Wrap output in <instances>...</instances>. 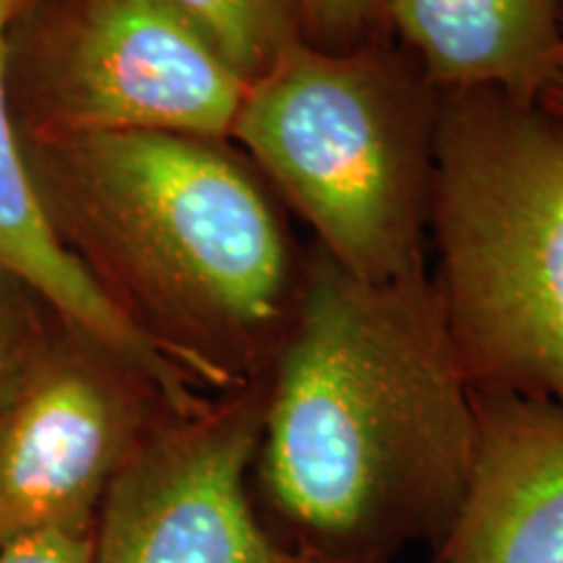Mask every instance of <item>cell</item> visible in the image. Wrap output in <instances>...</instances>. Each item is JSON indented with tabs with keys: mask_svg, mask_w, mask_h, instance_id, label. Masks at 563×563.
Masks as SVG:
<instances>
[{
	"mask_svg": "<svg viewBox=\"0 0 563 563\" xmlns=\"http://www.w3.org/2000/svg\"><path fill=\"white\" fill-rule=\"evenodd\" d=\"M5 3H9V5H13V9H19V5H21V3H24V0H5Z\"/></svg>",
	"mask_w": 563,
	"mask_h": 563,
	"instance_id": "17",
	"label": "cell"
},
{
	"mask_svg": "<svg viewBox=\"0 0 563 563\" xmlns=\"http://www.w3.org/2000/svg\"><path fill=\"white\" fill-rule=\"evenodd\" d=\"M245 84L272 68L302 34L298 0H167Z\"/></svg>",
	"mask_w": 563,
	"mask_h": 563,
	"instance_id": "11",
	"label": "cell"
},
{
	"mask_svg": "<svg viewBox=\"0 0 563 563\" xmlns=\"http://www.w3.org/2000/svg\"><path fill=\"white\" fill-rule=\"evenodd\" d=\"M540 104H543L545 110L555 112V115L563 118V66L559 68V74L553 76V81L548 84L543 95H540Z\"/></svg>",
	"mask_w": 563,
	"mask_h": 563,
	"instance_id": "15",
	"label": "cell"
},
{
	"mask_svg": "<svg viewBox=\"0 0 563 563\" xmlns=\"http://www.w3.org/2000/svg\"><path fill=\"white\" fill-rule=\"evenodd\" d=\"M384 19L441 95L538 102L563 66V0H386Z\"/></svg>",
	"mask_w": 563,
	"mask_h": 563,
	"instance_id": "10",
	"label": "cell"
},
{
	"mask_svg": "<svg viewBox=\"0 0 563 563\" xmlns=\"http://www.w3.org/2000/svg\"><path fill=\"white\" fill-rule=\"evenodd\" d=\"M439 91L376 42L287 47L245 87L235 139L319 249L363 282L426 272Z\"/></svg>",
	"mask_w": 563,
	"mask_h": 563,
	"instance_id": "4",
	"label": "cell"
},
{
	"mask_svg": "<svg viewBox=\"0 0 563 563\" xmlns=\"http://www.w3.org/2000/svg\"><path fill=\"white\" fill-rule=\"evenodd\" d=\"M290 563H344V561H323V559H292Z\"/></svg>",
	"mask_w": 563,
	"mask_h": 563,
	"instance_id": "16",
	"label": "cell"
},
{
	"mask_svg": "<svg viewBox=\"0 0 563 563\" xmlns=\"http://www.w3.org/2000/svg\"><path fill=\"white\" fill-rule=\"evenodd\" d=\"M477 460L473 386L433 279L352 277L321 249L266 373L249 493L290 559L391 563L454 532Z\"/></svg>",
	"mask_w": 563,
	"mask_h": 563,
	"instance_id": "1",
	"label": "cell"
},
{
	"mask_svg": "<svg viewBox=\"0 0 563 563\" xmlns=\"http://www.w3.org/2000/svg\"><path fill=\"white\" fill-rule=\"evenodd\" d=\"M428 232L470 386L563 410V118L501 91H439Z\"/></svg>",
	"mask_w": 563,
	"mask_h": 563,
	"instance_id": "3",
	"label": "cell"
},
{
	"mask_svg": "<svg viewBox=\"0 0 563 563\" xmlns=\"http://www.w3.org/2000/svg\"><path fill=\"white\" fill-rule=\"evenodd\" d=\"M477 460L433 563H563V410L473 389Z\"/></svg>",
	"mask_w": 563,
	"mask_h": 563,
	"instance_id": "9",
	"label": "cell"
},
{
	"mask_svg": "<svg viewBox=\"0 0 563 563\" xmlns=\"http://www.w3.org/2000/svg\"><path fill=\"white\" fill-rule=\"evenodd\" d=\"M95 525L26 534L0 551V563H91Z\"/></svg>",
	"mask_w": 563,
	"mask_h": 563,
	"instance_id": "14",
	"label": "cell"
},
{
	"mask_svg": "<svg viewBox=\"0 0 563 563\" xmlns=\"http://www.w3.org/2000/svg\"><path fill=\"white\" fill-rule=\"evenodd\" d=\"M264 412L266 376L159 422L104 493L91 563H290L249 493Z\"/></svg>",
	"mask_w": 563,
	"mask_h": 563,
	"instance_id": "7",
	"label": "cell"
},
{
	"mask_svg": "<svg viewBox=\"0 0 563 563\" xmlns=\"http://www.w3.org/2000/svg\"><path fill=\"white\" fill-rule=\"evenodd\" d=\"M24 285L0 272V412L42 350Z\"/></svg>",
	"mask_w": 563,
	"mask_h": 563,
	"instance_id": "12",
	"label": "cell"
},
{
	"mask_svg": "<svg viewBox=\"0 0 563 563\" xmlns=\"http://www.w3.org/2000/svg\"><path fill=\"white\" fill-rule=\"evenodd\" d=\"M173 415L152 382L84 334L42 344L0 412V551L95 525L123 464Z\"/></svg>",
	"mask_w": 563,
	"mask_h": 563,
	"instance_id": "5",
	"label": "cell"
},
{
	"mask_svg": "<svg viewBox=\"0 0 563 563\" xmlns=\"http://www.w3.org/2000/svg\"><path fill=\"white\" fill-rule=\"evenodd\" d=\"M245 84L167 0H70L40 58L45 136L228 141Z\"/></svg>",
	"mask_w": 563,
	"mask_h": 563,
	"instance_id": "6",
	"label": "cell"
},
{
	"mask_svg": "<svg viewBox=\"0 0 563 563\" xmlns=\"http://www.w3.org/2000/svg\"><path fill=\"white\" fill-rule=\"evenodd\" d=\"M63 241L201 386L269 373L298 306L287 228L258 170L183 133L45 136L30 162Z\"/></svg>",
	"mask_w": 563,
	"mask_h": 563,
	"instance_id": "2",
	"label": "cell"
},
{
	"mask_svg": "<svg viewBox=\"0 0 563 563\" xmlns=\"http://www.w3.org/2000/svg\"><path fill=\"white\" fill-rule=\"evenodd\" d=\"M13 13L16 9L0 0V272L45 300L74 332L136 368L175 412H199L211 402L201 394L203 386L118 306L79 253L63 241L45 207L9 108L5 66Z\"/></svg>",
	"mask_w": 563,
	"mask_h": 563,
	"instance_id": "8",
	"label": "cell"
},
{
	"mask_svg": "<svg viewBox=\"0 0 563 563\" xmlns=\"http://www.w3.org/2000/svg\"><path fill=\"white\" fill-rule=\"evenodd\" d=\"M298 5L306 40L327 51L365 45L386 21V0H298Z\"/></svg>",
	"mask_w": 563,
	"mask_h": 563,
	"instance_id": "13",
	"label": "cell"
}]
</instances>
